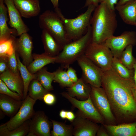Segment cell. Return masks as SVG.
I'll use <instances>...</instances> for the list:
<instances>
[{"label": "cell", "mask_w": 136, "mask_h": 136, "mask_svg": "<svg viewBox=\"0 0 136 136\" xmlns=\"http://www.w3.org/2000/svg\"><path fill=\"white\" fill-rule=\"evenodd\" d=\"M66 112L63 110H62L60 111L59 116L62 119H65L66 118Z\"/></svg>", "instance_id": "ee69618b"}, {"label": "cell", "mask_w": 136, "mask_h": 136, "mask_svg": "<svg viewBox=\"0 0 136 136\" xmlns=\"http://www.w3.org/2000/svg\"><path fill=\"white\" fill-rule=\"evenodd\" d=\"M84 55L104 72L112 68L113 56L110 50L104 43L97 44L91 42Z\"/></svg>", "instance_id": "8992f818"}, {"label": "cell", "mask_w": 136, "mask_h": 136, "mask_svg": "<svg viewBox=\"0 0 136 136\" xmlns=\"http://www.w3.org/2000/svg\"><path fill=\"white\" fill-rule=\"evenodd\" d=\"M104 43L110 50L113 57L119 59L122 52L127 46L136 45V32L126 31L118 36L113 35Z\"/></svg>", "instance_id": "9c48e42d"}, {"label": "cell", "mask_w": 136, "mask_h": 136, "mask_svg": "<svg viewBox=\"0 0 136 136\" xmlns=\"http://www.w3.org/2000/svg\"><path fill=\"white\" fill-rule=\"evenodd\" d=\"M91 38L90 25L84 35L63 46L61 51L56 56L55 63L60 64L61 67L63 69H67L71 64L84 55L87 47L91 42Z\"/></svg>", "instance_id": "3957f363"}, {"label": "cell", "mask_w": 136, "mask_h": 136, "mask_svg": "<svg viewBox=\"0 0 136 136\" xmlns=\"http://www.w3.org/2000/svg\"><path fill=\"white\" fill-rule=\"evenodd\" d=\"M50 122L44 112H35L30 120L29 132L27 136H50Z\"/></svg>", "instance_id": "4fadbf2b"}, {"label": "cell", "mask_w": 136, "mask_h": 136, "mask_svg": "<svg viewBox=\"0 0 136 136\" xmlns=\"http://www.w3.org/2000/svg\"><path fill=\"white\" fill-rule=\"evenodd\" d=\"M33 60L27 68L31 74L36 73L46 65L55 63L56 57H52L44 53L32 54Z\"/></svg>", "instance_id": "603a6c76"}, {"label": "cell", "mask_w": 136, "mask_h": 136, "mask_svg": "<svg viewBox=\"0 0 136 136\" xmlns=\"http://www.w3.org/2000/svg\"><path fill=\"white\" fill-rule=\"evenodd\" d=\"M75 118V115L73 112L70 111L66 112V118L70 121H72L74 120Z\"/></svg>", "instance_id": "b9f144b4"}, {"label": "cell", "mask_w": 136, "mask_h": 136, "mask_svg": "<svg viewBox=\"0 0 136 136\" xmlns=\"http://www.w3.org/2000/svg\"><path fill=\"white\" fill-rule=\"evenodd\" d=\"M4 3V0H0V41L8 40L13 36H17L16 30L8 26V13Z\"/></svg>", "instance_id": "d6986e66"}, {"label": "cell", "mask_w": 136, "mask_h": 136, "mask_svg": "<svg viewBox=\"0 0 136 136\" xmlns=\"http://www.w3.org/2000/svg\"><path fill=\"white\" fill-rule=\"evenodd\" d=\"M112 67L122 78L125 79L133 78V69H128L118 59L115 57H113Z\"/></svg>", "instance_id": "f1b7e54d"}, {"label": "cell", "mask_w": 136, "mask_h": 136, "mask_svg": "<svg viewBox=\"0 0 136 136\" xmlns=\"http://www.w3.org/2000/svg\"><path fill=\"white\" fill-rule=\"evenodd\" d=\"M62 94L74 106L80 110L83 116L96 122L103 124H105V120L94 105L90 95L85 100L80 101L74 98L66 92H63Z\"/></svg>", "instance_id": "8fae6325"}, {"label": "cell", "mask_w": 136, "mask_h": 136, "mask_svg": "<svg viewBox=\"0 0 136 136\" xmlns=\"http://www.w3.org/2000/svg\"><path fill=\"white\" fill-rule=\"evenodd\" d=\"M98 136H108L109 134L102 127L99 128L97 133Z\"/></svg>", "instance_id": "60d3db41"}, {"label": "cell", "mask_w": 136, "mask_h": 136, "mask_svg": "<svg viewBox=\"0 0 136 136\" xmlns=\"http://www.w3.org/2000/svg\"><path fill=\"white\" fill-rule=\"evenodd\" d=\"M41 38L45 54L56 57L62 50L63 47L46 30L42 29Z\"/></svg>", "instance_id": "7402d4cb"}, {"label": "cell", "mask_w": 136, "mask_h": 136, "mask_svg": "<svg viewBox=\"0 0 136 136\" xmlns=\"http://www.w3.org/2000/svg\"><path fill=\"white\" fill-rule=\"evenodd\" d=\"M134 70V74L133 79L134 82L135 87L136 88V60L133 66Z\"/></svg>", "instance_id": "7bdbcfd3"}, {"label": "cell", "mask_w": 136, "mask_h": 136, "mask_svg": "<svg viewBox=\"0 0 136 136\" xmlns=\"http://www.w3.org/2000/svg\"><path fill=\"white\" fill-rule=\"evenodd\" d=\"M40 27L46 30L63 47L71 42L67 38L63 22L55 11L47 10L39 17Z\"/></svg>", "instance_id": "5b68a950"}, {"label": "cell", "mask_w": 136, "mask_h": 136, "mask_svg": "<svg viewBox=\"0 0 136 136\" xmlns=\"http://www.w3.org/2000/svg\"><path fill=\"white\" fill-rule=\"evenodd\" d=\"M115 10L110 9L104 2L96 7L90 23L91 42L103 44L114 35L117 26Z\"/></svg>", "instance_id": "7a4b0ae2"}, {"label": "cell", "mask_w": 136, "mask_h": 136, "mask_svg": "<svg viewBox=\"0 0 136 136\" xmlns=\"http://www.w3.org/2000/svg\"><path fill=\"white\" fill-rule=\"evenodd\" d=\"M90 96L96 109L107 124L115 125L116 120L112 111L106 92L102 87L91 86Z\"/></svg>", "instance_id": "52a82bcc"}, {"label": "cell", "mask_w": 136, "mask_h": 136, "mask_svg": "<svg viewBox=\"0 0 136 136\" xmlns=\"http://www.w3.org/2000/svg\"><path fill=\"white\" fill-rule=\"evenodd\" d=\"M0 79L10 90L18 93L23 98L24 84L20 75L14 74L8 68L6 71L0 74Z\"/></svg>", "instance_id": "e0dca14e"}, {"label": "cell", "mask_w": 136, "mask_h": 136, "mask_svg": "<svg viewBox=\"0 0 136 136\" xmlns=\"http://www.w3.org/2000/svg\"><path fill=\"white\" fill-rule=\"evenodd\" d=\"M36 101L27 95L17 113L4 123L9 130L16 128L26 121L31 119L35 113L33 106Z\"/></svg>", "instance_id": "30bf717a"}, {"label": "cell", "mask_w": 136, "mask_h": 136, "mask_svg": "<svg viewBox=\"0 0 136 136\" xmlns=\"http://www.w3.org/2000/svg\"><path fill=\"white\" fill-rule=\"evenodd\" d=\"M67 69L66 71L70 79L74 83L76 82L79 79L77 77L76 71L70 66L67 67Z\"/></svg>", "instance_id": "74e56055"}, {"label": "cell", "mask_w": 136, "mask_h": 136, "mask_svg": "<svg viewBox=\"0 0 136 136\" xmlns=\"http://www.w3.org/2000/svg\"><path fill=\"white\" fill-rule=\"evenodd\" d=\"M86 118H79L74 122V135L75 136H95L99 129L98 125Z\"/></svg>", "instance_id": "ac0fdd59"}, {"label": "cell", "mask_w": 136, "mask_h": 136, "mask_svg": "<svg viewBox=\"0 0 136 136\" xmlns=\"http://www.w3.org/2000/svg\"><path fill=\"white\" fill-rule=\"evenodd\" d=\"M61 67L54 72V80L63 87H69L74 83L69 76L66 71Z\"/></svg>", "instance_id": "1f68e13d"}, {"label": "cell", "mask_w": 136, "mask_h": 136, "mask_svg": "<svg viewBox=\"0 0 136 136\" xmlns=\"http://www.w3.org/2000/svg\"><path fill=\"white\" fill-rule=\"evenodd\" d=\"M28 95L32 99L36 101L43 100L44 96L49 92L43 87L40 82L36 79L30 82L28 89Z\"/></svg>", "instance_id": "4316f807"}, {"label": "cell", "mask_w": 136, "mask_h": 136, "mask_svg": "<svg viewBox=\"0 0 136 136\" xmlns=\"http://www.w3.org/2000/svg\"><path fill=\"white\" fill-rule=\"evenodd\" d=\"M8 57L0 56V74H1L8 69Z\"/></svg>", "instance_id": "d590c367"}, {"label": "cell", "mask_w": 136, "mask_h": 136, "mask_svg": "<svg viewBox=\"0 0 136 136\" xmlns=\"http://www.w3.org/2000/svg\"><path fill=\"white\" fill-rule=\"evenodd\" d=\"M30 120H28L19 127L10 130L4 124L0 126V136H25L27 135L29 130Z\"/></svg>", "instance_id": "484cf974"}, {"label": "cell", "mask_w": 136, "mask_h": 136, "mask_svg": "<svg viewBox=\"0 0 136 136\" xmlns=\"http://www.w3.org/2000/svg\"><path fill=\"white\" fill-rule=\"evenodd\" d=\"M14 42L16 52L22 60V63L28 66L33 60L32 51L33 48L32 38L27 32L24 33Z\"/></svg>", "instance_id": "7c38bea8"}, {"label": "cell", "mask_w": 136, "mask_h": 136, "mask_svg": "<svg viewBox=\"0 0 136 136\" xmlns=\"http://www.w3.org/2000/svg\"><path fill=\"white\" fill-rule=\"evenodd\" d=\"M82 72V78L91 86H101L104 72L92 61L84 55L77 61Z\"/></svg>", "instance_id": "ba28073f"}, {"label": "cell", "mask_w": 136, "mask_h": 136, "mask_svg": "<svg viewBox=\"0 0 136 136\" xmlns=\"http://www.w3.org/2000/svg\"><path fill=\"white\" fill-rule=\"evenodd\" d=\"M22 17L29 18L38 16L41 9L39 0H12Z\"/></svg>", "instance_id": "9a60e30c"}, {"label": "cell", "mask_w": 136, "mask_h": 136, "mask_svg": "<svg viewBox=\"0 0 136 136\" xmlns=\"http://www.w3.org/2000/svg\"><path fill=\"white\" fill-rule=\"evenodd\" d=\"M130 0H119L116 6H118L122 5L127 2Z\"/></svg>", "instance_id": "f6af8a7d"}, {"label": "cell", "mask_w": 136, "mask_h": 136, "mask_svg": "<svg viewBox=\"0 0 136 136\" xmlns=\"http://www.w3.org/2000/svg\"><path fill=\"white\" fill-rule=\"evenodd\" d=\"M91 88V86L81 78L68 87L67 90L71 96L87 99L90 95Z\"/></svg>", "instance_id": "cb8c5ba5"}, {"label": "cell", "mask_w": 136, "mask_h": 136, "mask_svg": "<svg viewBox=\"0 0 136 136\" xmlns=\"http://www.w3.org/2000/svg\"><path fill=\"white\" fill-rule=\"evenodd\" d=\"M104 2L105 3L110 9L115 10L114 5L118 3V0H99V3Z\"/></svg>", "instance_id": "f35d334b"}, {"label": "cell", "mask_w": 136, "mask_h": 136, "mask_svg": "<svg viewBox=\"0 0 136 136\" xmlns=\"http://www.w3.org/2000/svg\"><path fill=\"white\" fill-rule=\"evenodd\" d=\"M6 6L9 17V24L17 31V36L27 32L29 29L23 20L22 16L12 0H4Z\"/></svg>", "instance_id": "5bb4252c"}, {"label": "cell", "mask_w": 136, "mask_h": 136, "mask_svg": "<svg viewBox=\"0 0 136 136\" xmlns=\"http://www.w3.org/2000/svg\"><path fill=\"white\" fill-rule=\"evenodd\" d=\"M15 36H13L9 39L0 41V56L9 57L15 50L14 42Z\"/></svg>", "instance_id": "d6a6232c"}, {"label": "cell", "mask_w": 136, "mask_h": 136, "mask_svg": "<svg viewBox=\"0 0 136 136\" xmlns=\"http://www.w3.org/2000/svg\"><path fill=\"white\" fill-rule=\"evenodd\" d=\"M36 79L38 80L43 87L49 91L53 90L52 85L54 80V72H50L47 71V68L44 67L35 73Z\"/></svg>", "instance_id": "83f0119b"}, {"label": "cell", "mask_w": 136, "mask_h": 136, "mask_svg": "<svg viewBox=\"0 0 136 136\" xmlns=\"http://www.w3.org/2000/svg\"><path fill=\"white\" fill-rule=\"evenodd\" d=\"M133 46L129 45L127 46L122 52L119 59L121 62L128 69H133V66L136 60L132 55Z\"/></svg>", "instance_id": "f546056e"}, {"label": "cell", "mask_w": 136, "mask_h": 136, "mask_svg": "<svg viewBox=\"0 0 136 136\" xmlns=\"http://www.w3.org/2000/svg\"><path fill=\"white\" fill-rule=\"evenodd\" d=\"M23 100H17L7 95L0 94V110L5 115L11 117L18 112Z\"/></svg>", "instance_id": "44dd1931"}, {"label": "cell", "mask_w": 136, "mask_h": 136, "mask_svg": "<svg viewBox=\"0 0 136 136\" xmlns=\"http://www.w3.org/2000/svg\"><path fill=\"white\" fill-rule=\"evenodd\" d=\"M101 86L116 121L126 123L136 118V101L132 92L135 87L133 78H122L112 67L104 72Z\"/></svg>", "instance_id": "6da1fadb"}, {"label": "cell", "mask_w": 136, "mask_h": 136, "mask_svg": "<svg viewBox=\"0 0 136 136\" xmlns=\"http://www.w3.org/2000/svg\"><path fill=\"white\" fill-rule=\"evenodd\" d=\"M99 0H86L83 7H88L89 6L93 5L96 7L99 5Z\"/></svg>", "instance_id": "ab89813d"}, {"label": "cell", "mask_w": 136, "mask_h": 136, "mask_svg": "<svg viewBox=\"0 0 136 136\" xmlns=\"http://www.w3.org/2000/svg\"><path fill=\"white\" fill-rule=\"evenodd\" d=\"M132 92L134 97L136 101V88L135 87L132 89Z\"/></svg>", "instance_id": "bcb514c9"}, {"label": "cell", "mask_w": 136, "mask_h": 136, "mask_svg": "<svg viewBox=\"0 0 136 136\" xmlns=\"http://www.w3.org/2000/svg\"><path fill=\"white\" fill-rule=\"evenodd\" d=\"M115 9L124 23L136 26V0H130L122 5L116 6Z\"/></svg>", "instance_id": "2e32d148"}, {"label": "cell", "mask_w": 136, "mask_h": 136, "mask_svg": "<svg viewBox=\"0 0 136 136\" xmlns=\"http://www.w3.org/2000/svg\"><path fill=\"white\" fill-rule=\"evenodd\" d=\"M0 93L8 95L17 100H23L22 97L19 94L10 90L5 83L0 79Z\"/></svg>", "instance_id": "836d02e7"}, {"label": "cell", "mask_w": 136, "mask_h": 136, "mask_svg": "<svg viewBox=\"0 0 136 136\" xmlns=\"http://www.w3.org/2000/svg\"><path fill=\"white\" fill-rule=\"evenodd\" d=\"M8 68L12 72L16 75H20L18 70L15 50L13 53L8 57Z\"/></svg>", "instance_id": "e575fe53"}, {"label": "cell", "mask_w": 136, "mask_h": 136, "mask_svg": "<svg viewBox=\"0 0 136 136\" xmlns=\"http://www.w3.org/2000/svg\"><path fill=\"white\" fill-rule=\"evenodd\" d=\"M96 7L94 5H90L85 12L72 19L65 18L59 8H55V11L63 22L67 38L69 40L72 41L77 39L86 33L90 25L92 13Z\"/></svg>", "instance_id": "277c9868"}, {"label": "cell", "mask_w": 136, "mask_h": 136, "mask_svg": "<svg viewBox=\"0 0 136 136\" xmlns=\"http://www.w3.org/2000/svg\"><path fill=\"white\" fill-rule=\"evenodd\" d=\"M104 128L113 136H136V122L118 125L104 124Z\"/></svg>", "instance_id": "ffe728a7"}, {"label": "cell", "mask_w": 136, "mask_h": 136, "mask_svg": "<svg viewBox=\"0 0 136 136\" xmlns=\"http://www.w3.org/2000/svg\"><path fill=\"white\" fill-rule=\"evenodd\" d=\"M16 54L18 68L21 75L24 84L23 97L24 100L28 95V88L30 82L33 80L36 79V76L35 74H33L29 72L27 67L21 62L19 55L16 52Z\"/></svg>", "instance_id": "d4e9b609"}, {"label": "cell", "mask_w": 136, "mask_h": 136, "mask_svg": "<svg viewBox=\"0 0 136 136\" xmlns=\"http://www.w3.org/2000/svg\"><path fill=\"white\" fill-rule=\"evenodd\" d=\"M43 100L46 104L51 105L55 103L56 98L54 95L48 92L44 96Z\"/></svg>", "instance_id": "8d00e7d4"}, {"label": "cell", "mask_w": 136, "mask_h": 136, "mask_svg": "<svg viewBox=\"0 0 136 136\" xmlns=\"http://www.w3.org/2000/svg\"><path fill=\"white\" fill-rule=\"evenodd\" d=\"M53 125V130L51 132L52 136H70L72 135L71 127L64 124L51 120Z\"/></svg>", "instance_id": "4dcf8cb0"}]
</instances>
